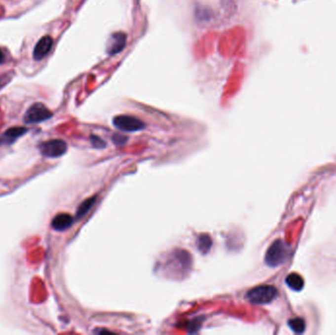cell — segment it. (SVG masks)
<instances>
[{"mask_svg":"<svg viewBox=\"0 0 336 335\" xmlns=\"http://www.w3.org/2000/svg\"><path fill=\"white\" fill-rule=\"evenodd\" d=\"M290 258V247L283 240H275L265 253V263L270 267H276L285 263Z\"/></svg>","mask_w":336,"mask_h":335,"instance_id":"1","label":"cell"},{"mask_svg":"<svg viewBox=\"0 0 336 335\" xmlns=\"http://www.w3.org/2000/svg\"><path fill=\"white\" fill-rule=\"evenodd\" d=\"M278 296L277 289L272 285H261L248 291L246 299L254 305H264L271 303Z\"/></svg>","mask_w":336,"mask_h":335,"instance_id":"2","label":"cell"},{"mask_svg":"<svg viewBox=\"0 0 336 335\" xmlns=\"http://www.w3.org/2000/svg\"><path fill=\"white\" fill-rule=\"evenodd\" d=\"M113 125L123 132H138L145 129L146 124L137 117L131 115H118L112 120Z\"/></svg>","mask_w":336,"mask_h":335,"instance_id":"3","label":"cell"},{"mask_svg":"<svg viewBox=\"0 0 336 335\" xmlns=\"http://www.w3.org/2000/svg\"><path fill=\"white\" fill-rule=\"evenodd\" d=\"M52 117V112H50L44 105L40 103H36L29 108L24 116V121L27 124H37L48 120Z\"/></svg>","mask_w":336,"mask_h":335,"instance_id":"4","label":"cell"},{"mask_svg":"<svg viewBox=\"0 0 336 335\" xmlns=\"http://www.w3.org/2000/svg\"><path fill=\"white\" fill-rule=\"evenodd\" d=\"M39 150L46 157H59L67 151V144L59 139L49 140L39 145Z\"/></svg>","mask_w":336,"mask_h":335,"instance_id":"5","label":"cell"},{"mask_svg":"<svg viewBox=\"0 0 336 335\" xmlns=\"http://www.w3.org/2000/svg\"><path fill=\"white\" fill-rule=\"evenodd\" d=\"M127 43V35L124 34L123 32H116L113 33L107 45V50L109 55L113 56L116 55L117 53L121 52Z\"/></svg>","mask_w":336,"mask_h":335,"instance_id":"6","label":"cell"},{"mask_svg":"<svg viewBox=\"0 0 336 335\" xmlns=\"http://www.w3.org/2000/svg\"><path fill=\"white\" fill-rule=\"evenodd\" d=\"M53 45V39L50 36H44L42 37L36 44L35 48H34V58L36 60H41L42 58H44L49 51L51 50Z\"/></svg>","mask_w":336,"mask_h":335,"instance_id":"7","label":"cell"},{"mask_svg":"<svg viewBox=\"0 0 336 335\" xmlns=\"http://www.w3.org/2000/svg\"><path fill=\"white\" fill-rule=\"evenodd\" d=\"M74 223L72 216L68 214H59L51 222V226L56 231H64L68 229Z\"/></svg>","mask_w":336,"mask_h":335,"instance_id":"8","label":"cell"},{"mask_svg":"<svg viewBox=\"0 0 336 335\" xmlns=\"http://www.w3.org/2000/svg\"><path fill=\"white\" fill-rule=\"evenodd\" d=\"M285 282H286L287 286L294 291H301L305 286L304 279L302 278L301 275H299L297 273H290L286 277Z\"/></svg>","mask_w":336,"mask_h":335,"instance_id":"9","label":"cell"},{"mask_svg":"<svg viewBox=\"0 0 336 335\" xmlns=\"http://www.w3.org/2000/svg\"><path fill=\"white\" fill-rule=\"evenodd\" d=\"M212 245H213L212 238L208 234H202L197 239V247L199 251L202 252L203 254L209 253L212 248Z\"/></svg>","mask_w":336,"mask_h":335,"instance_id":"10","label":"cell"},{"mask_svg":"<svg viewBox=\"0 0 336 335\" xmlns=\"http://www.w3.org/2000/svg\"><path fill=\"white\" fill-rule=\"evenodd\" d=\"M96 200H97V197H92V198H90V199L84 201V202L80 205V207L78 208L77 216H76L77 219H81V218H83L84 216H86V215L89 213V211L93 208V206L95 205Z\"/></svg>","mask_w":336,"mask_h":335,"instance_id":"11","label":"cell"},{"mask_svg":"<svg viewBox=\"0 0 336 335\" xmlns=\"http://www.w3.org/2000/svg\"><path fill=\"white\" fill-rule=\"evenodd\" d=\"M28 129L25 128V127H12V128H9L5 133H4V136L6 138H8L12 143L18 139L19 137L23 136L25 133H27Z\"/></svg>","mask_w":336,"mask_h":335,"instance_id":"12","label":"cell"},{"mask_svg":"<svg viewBox=\"0 0 336 335\" xmlns=\"http://www.w3.org/2000/svg\"><path fill=\"white\" fill-rule=\"evenodd\" d=\"M289 328L295 334H303L306 330V323L302 318H295L288 322Z\"/></svg>","mask_w":336,"mask_h":335,"instance_id":"13","label":"cell"},{"mask_svg":"<svg viewBox=\"0 0 336 335\" xmlns=\"http://www.w3.org/2000/svg\"><path fill=\"white\" fill-rule=\"evenodd\" d=\"M91 142H92V145L95 147V148H98V149H103L106 147V143L99 137L97 136H92L91 137Z\"/></svg>","mask_w":336,"mask_h":335,"instance_id":"14","label":"cell"},{"mask_svg":"<svg viewBox=\"0 0 336 335\" xmlns=\"http://www.w3.org/2000/svg\"><path fill=\"white\" fill-rule=\"evenodd\" d=\"M112 140L115 142V144L117 145H123L126 141H127V138L126 137H123L121 135H118V134H115L113 137H112Z\"/></svg>","mask_w":336,"mask_h":335,"instance_id":"15","label":"cell"},{"mask_svg":"<svg viewBox=\"0 0 336 335\" xmlns=\"http://www.w3.org/2000/svg\"><path fill=\"white\" fill-rule=\"evenodd\" d=\"M9 144H12V142L6 138L4 135L3 137H0V145H9Z\"/></svg>","mask_w":336,"mask_h":335,"instance_id":"16","label":"cell"},{"mask_svg":"<svg viewBox=\"0 0 336 335\" xmlns=\"http://www.w3.org/2000/svg\"><path fill=\"white\" fill-rule=\"evenodd\" d=\"M4 59H5V56H4V54H3V52H2V50L0 49V64L4 61Z\"/></svg>","mask_w":336,"mask_h":335,"instance_id":"17","label":"cell"}]
</instances>
